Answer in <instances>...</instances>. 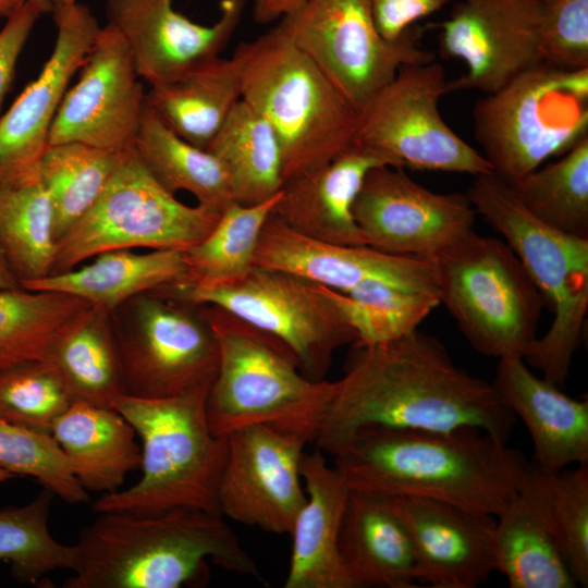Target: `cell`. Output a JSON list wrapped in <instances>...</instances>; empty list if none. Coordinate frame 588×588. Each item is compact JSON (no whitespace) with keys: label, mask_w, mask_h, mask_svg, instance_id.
I'll use <instances>...</instances> for the list:
<instances>
[{"label":"cell","mask_w":588,"mask_h":588,"mask_svg":"<svg viewBox=\"0 0 588 588\" xmlns=\"http://www.w3.org/2000/svg\"><path fill=\"white\" fill-rule=\"evenodd\" d=\"M352 345L314 440L321 452L333 455L367 426L510 437L516 417L492 383L457 367L438 339L417 329L387 343Z\"/></svg>","instance_id":"obj_1"},{"label":"cell","mask_w":588,"mask_h":588,"mask_svg":"<svg viewBox=\"0 0 588 588\" xmlns=\"http://www.w3.org/2000/svg\"><path fill=\"white\" fill-rule=\"evenodd\" d=\"M332 456L351 490L429 499L494 517L518 492L528 464L478 428L367 426Z\"/></svg>","instance_id":"obj_2"},{"label":"cell","mask_w":588,"mask_h":588,"mask_svg":"<svg viewBox=\"0 0 588 588\" xmlns=\"http://www.w3.org/2000/svg\"><path fill=\"white\" fill-rule=\"evenodd\" d=\"M73 548L65 588H180L206 578L207 559L241 575L259 574L223 515L189 507L98 513Z\"/></svg>","instance_id":"obj_3"},{"label":"cell","mask_w":588,"mask_h":588,"mask_svg":"<svg viewBox=\"0 0 588 588\" xmlns=\"http://www.w3.org/2000/svg\"><path fill=\"white\" fill-rule=\"evenodd\" d=\"M210 384L168 397L120 393L113 399L112 407L140 439L142 476L133 486L96 500V513L155 514L189 507L221 514L218 494L228 438L216 436L208 422Z\"/></svg>","instance_id":"obj_4"},{"label":"cell","mask_w":588,"mask_h":588,"mask_svg":"<svg viewBox=\"0 0 588 588\" xmlns=\"http://www.w3.org/2000/svg\"><path fill=\"white\" fill-rule=\"evenodd\" d=\"M235 53L242 99L279 138L283 184L326 166L355 144L359 113L278 26Z\"/></svg>","instance_id":"obj_5"},{"label":"cell","mask_w":588,"mask_h":588,"mask_svg":"<svg viewBox=\"0 0 588 588\" xmlns=\"http://www.w3.org/2000/svg\"><path fill=\"white\" fill-rule=\"evenodd\" d=\"M204 307L219 347L206 401L211 431L267 425L314 442L334 381L307 378L280 341L220 307Z\"/></svg>","instance_id":"obj_6"},{"label":"cell","mask_w":588,"mask_h":588,"mask_svg":"<svg viewBox=\"0 0 588 588\" xmlns=\"http://www.w3.org/2000/svg\"><path fill=\"white\" fill-rule=\"evenodd\" d=\"M466 195L517 255L553 314L524 359L560 387L580 345L588 310V238L539 221L494 173L476 175Z\"/></svg>","instance_id":"obj_7"},{"label":"cell","mask_w":588,"mask_h":588,"mask_svg":"<svg viewBox=\"0 0 588 588\" xmlns=\"http://www.w3.org/2000/svg\"><path fill=\"white\" fill-rule=\"evenodd\" d=\"M431 262L439 301L471 346L499 360L524 359L546 304L511 246L473 230Z\"/></svg>","instance_id":"obj_8"},{"label":"cell","mask_w":588,"mask_h":588,"mask_svg":"<svg viewBox=\"0 0 588 588\" xmlns=\"http://www.w3.org/2000/svg\"><path fill=\"white\" fill-rule=\"evenodd\" d=\"M473 118L493 173L515 182L588 136V68L542 62L480 98Z\"/></svg>","instance_id":"obj_9"},{"label":"cell","mask_w":588,"mask_h":588,"mask_svg":"<svg viewBox=\"0 0 588 588\" xmlns=\"http://www.w3.org/2000/svg\"><path fill=\"white\" fill-rule=\"evenodd\" d=\"M221 212L175 198L126 149L96 203L57 241L50 274L114 249L185 252L216 225Z\"/></svg>","instance_id":"obj_10"},{"label":"cell","mask_w":588,"mask_h":588,"mask_svg":"<svg viewBox=\"0 0 588 588\" xmlns=\"http://www.w3.org/2000/svg\"><path fill=\"white\" fill-rule=\"evenodd\" d=\"M159 292L220 307L280 341L307 378L324 380L334 353L357 334L328 287L287 271L254 266L241 281L217 287L175 283Z\"/></svg>","instance_id":"obj_11"},{"label":"cell","mask_w":588,"mask_h":588,"mask_svg":"<svg viewBox=\"0 0 588 588\" xmlns=\"http://www.w3.org/2000/svg\"><path fill=\"white\" fill-rule=\"evenodd\" d=\"M280 30L324 73L360 114L400 68L433 60L418 41L428 26L388 40L368 0H307L280 19Z\"/></svg>","instance_id":"obj_12"},{"label":"cell","mask_w":588,"mask_h":588,"mask_svg":"<svg viewBox=\"0 0 588 588\" xmlns=\"http://www.w3.org/2000/svg\"><path fill=\"white\" fill-rule=\"evenodd\" d=\"M445 70L434 60L405 64L359 114L355 144L417 170L493 173L486 157L462 139L439 110L449 93Z\"/></svg>","instance_id":"obj_13"},{"label":"cell","mask_w":588,"mask_h":588,"mask_svg":"<svg viewBox=\"0 0 588 588\" xmlns=\"http://www.w3.org/2000/svg\"><path fill=\"white\" fill-rule=\"evenodd\" d=\"M132 322L114 331L124 393L168 397L210 384L219 347L204 305L159 291L130 301Z\"/></svg>","instance_id":"obj_14"},{"label":"cell","mask_w":588,"mask_h":588,"mask_svg":"<svg viewBox=\"0 0 588 588\" xmlns=\"http://www.w3.org/2000/svg\"><path fill=\"white\" fill-rule=\"evenodd\" d=\"M367 246L432 261L473 231L476 210L466 194L434 193L404 168L371 169L353 205Z\"/></svg>","instance_id":"obj_15"},{"label":"cell","mask_w":588,"mask_h":588,"mask_svg":"<svg viewBox=\"0 0 588 588\" xmlns=\"http://www.w3.org/2000/svg\"><path fill=\"white\" fill-rule=\"evenodd\" d=\"M226 438L221 515L267 532L290 534L306 502L301 463L310 439L267 425L246 426Z\"/></svg>","instance_id":"obj_16"},{"label":"cell","mask_w":588,"mask_h":588,"mask_svg":"<svg viewBox=\"0 0 588 588\" xmlns=\"http://www.w3.org/2000/svg\"><path fill=\"white\" fill-rule=\"evenodd\" d=\"M443 58L466 72L449 79V93L492 94L543 60L539 0H462L438 25Z\"/></svg>","instance_id":"obj_17"},{"label":"cell","mask_w":588,"mask_h":588,"mask_svg":"<svg viewBox=\"0 0 588 588\" xmlns=\"http://www.w3.org/2000/svg\"><path fill=\"white\" fill-rule=\"evenodd\" d=\"M76 84L66 90L49 132V145L77 142L123 151L133 146L146 106L124 40L100 27Z\"/></svg>","instance_id":"obj_18"},{"label":"cell","mask_w":588,"mask_h":588,"mask_svg":"<svg viewBox=\"0 0 588 588\" xmlns=\"http://www.w3.org/2000/svg\"><path fill=\"white\" fill-rule=\"evenodd\" d=\"M52 14L57 36L49 59L0 118V185L38 179L52 122L100 29L95 15L78 1L56 7Z\"/></svg>","instance_id":"obj_19"},{"label":"cell","mask_w":588,"mask_h":588,"mask_svg":"<svg viewBox=\"0 0 588 588\" xmlns=\"http://www.w3.org/2000/svg\"><path fill=\"white\" fill-rule=\"evenodd\" d=\"M246 0H221V14L201 25L171 0H108L107 25L124 40L139 78L150 86L174 82L220 57L236 30Z\"/></svg>","instance_id":"obj_20"},{"label":"cell","mask_w":588,"mask_h":588,"mask_svg":"<svg viewBox=\"0 0 588 588\" xmlns=\"http://www.w3.org/2000/svg\"><path fill=\"white\" fill-rule=\"evenodd\" d=\"M254 264L295 273L339 292L382 282L439 298L431 261L392 255L370 246L319 241L296 232L273 212L261 230Z\"/></svg>","instance_id":"obj_21"},{"label":"cell","mask_w":588,"mask_h":588,"mask_svg":"<svg viewBox=\"0 0 588 588\" xmlns=\"http://www.w3.org/2000/svg\"><path fill=\"white\" fill-rule=\"evenodd\" d=\"M388 499L408 534L417 583L476 588L495 572L494 516L422 498Z\"/></svg>","instance_id":"obj_22"},{"label":"cell","mask_w":588,"mask_h":588,"mask_svg":"<svg viewBox=\"0 0 588 588\" xmlns=\"http://www.w3.org/2000/svg\"><path fill=\"white\" fill-rule=\"evenodd\" d=\"M381 166L400 168L389 156L354 144L326 166L285 182L272 212L303 235L367 246L353 205L367 173Z\"/></svg>","instance_id":"obj_23"},{"label":"cell","mask_w":588,"mask_h":588,"mask_svg":"<svg viewBox=\"0 0 588 588\" xmlns=\"http://www.w3.org/2000/svg\"><path fill=\"white\" fill-rule=\"evenodd\" d=\"M503 403L525 424L535 464L549 471L588 463V401L564 394L535 376L523 358L500 359L491 382Z\"/></svg>","instance_id":"obj_24"},{"label":"cell","mask_w":588,"mask_h":588,"mask_svg":"<svg viewBox=\"0 0 588 588\" xmlns=\"http://www.w3.org/2000/svg\"><path fill=\"white\" fill-rule=\"evenodd\" d=\"M301 475L306 502L290 535L292 551L285 588H353L342 565L339 531L351 489L322 452L304 453Z\"/></svg>","instance_id":"obj_25"},{"label":"cell","mask_w":588,"mask_h":588,"mask_svg":"<svg viewBox=\"0 0 588 588\" xmlns=\"http://www.w3.org/2000/svg\"><path fill=\"white\" fill-rule=\"evenodd\" d=\"M338 549L353 588H415L408 534L388 498L351 490Z\"/></svg>","instance_id":"obj_26"},{"label":"cell","mask_w":588,"mask_h":588,"mask_svg":"<svg viewBox=\"0 0 588 588\" xmlns=\"http://www.w3.org/2000/svg\"><path fill=\"white\" fill-rule=\"evenodd\" d=\"M50 433L87 491H118L126 475L140 467L136 431L113 407L75 401L54 420Z\"/></svg>","instance_id":"obj_27"},{"label":"cell","mask_w":588,"mask_h":588,"mask_svg":"<svg viewBox=\"0 0 588 588\" xmlns=\"http://www.w3.org/2000/svg\"><path fill=\"white\" fill-rule=\"evenodd\" d=\"M94 258L79 269L23 281L21 286L69 294L111 313L137 295L181 283L186 277L183 250L152 249L137 254L114 249Z\"/></svg>","instance_id":"obj_28"},{"label":"cell","mask_w":588,"mask_h":588,"mask_svg":"<svg viewBox=\"0 0 588 588\" xmlns=\"http://www.w3.org/2000/svg\"><path fill=\"white\" fill-rule=\"evenodd\" d=\"M242 99V70L234 53L174 82L150 86L146 103L179 136L207 149Z\"/></svg>","instance_id":"obj_29"},{"label":"cell","mask_w":588,"mask_h":588,"mask_svg":"<svg viewBox=\"0 0 588 588\" xmlns=\"http://www.w3.org/2000/svg\"><path fill=\"white\" fill-rule=\"evenodd\" d=\"M109 314L89 306L54 338L42 359L60 376L74 402L112 407L113 399L124 393Z\"/></svg>","instance_id":"obj_30"},{"label":"cell","mask_w":588,"mask_h":588,"mask_svg":"<svg viewBox=\"0 0 588 588\" xmlns=\"http://www.w3.org/2000/svg\"><path fill=\"white\" fill-rule=\"evenodd\" d=\"M495 572L511 588H574L577 584L529 492L520 488L495 517Z\"/></svg>","instance_id":"obj_31"},{"label":"cell","mask_w":588,"mask_h":588,"mask_svg":"<svg viewBox=\"0 0 588 588\" xmlns=\"http://www.w3.org/2000/svg\"><path fill=\"white\" fill-rule=\"evenodd\" d=\"M132 147L168 192H188L199 205L220 212L235 203L222 162L179 136L147 103Z\"/></svg>","instance_id":"obj_32"},{"label":"cell","mask_w":588,"mask_h":588,"mask_svg":"<svg viewBox=\"0 0 588 588\" xmlns=\"http://www.w3.org/2000/svg\"><path fill=\"white\" fill-rule=\"evenodd\" d=\"M224 166L234 201L256 205L282 186V151L268 121L241 99L206 149Z\"/></svg>","instance_id":"obj_33"},{"label":"cell","mask_w":588,"mask_h":588,"mask_svg":"<svg viewBox=\"0 0 588 588\" xmlns=\"http://www.w3.org/2000/svg\"><path fill=\"white\" fill-rule=\"evenodd\" d=\"M280 193L260 204L228 206L213 229L184 252L186 277L181 283L217 287L243 280L255 266L261 230Z\"/></svg>","instance_id":"obj_34"},{"label":"cell","mask_w":588,"mask_h":588,"mask_svg":"<svg viewBox=\"0 0 588 588\" xmlns=\"http://www.w3.org/2000/svg\"><path fill=\"white\" fill-rule=\"evenodd\" d=\"M124 151L77 142L48 145L38 180L51 204L56 242L96 203Z\"/></svg>","instance_id":"obj_35"},{"label":"cell","mask_w":588,"mask_h":588,"mask_svg":"<svg viewBox=\"0 0 588 588\" xmlns=\"http://www.w3.org/2000/svg\"><path fill=\"white\" fill-rule=\"evenodd\" d=\"M539 509L575 581L588 586V463L549 471L527 464L522 482Z\"/></svg>","instance_id":"obj_36"},{"label":"cell","mask_w":588,"mask_h":588,"mask_svg":"<svg viewBox=\"0 0 588 588\" xmlns=\"http://www.w3.org/2000/svg\"><path fill=\"white\" fill-rule=\"evenodd\" d=\"M509 185L539 221L588 238V136L556 161L542 164Z\"/></svg>","instance_id":"obj_37"},{"label":"cell","mask_w":588,"mask_h":588,"mask_svg":"<svg viewBox=\"0 0 588 588\" xmlns=\"http://www.w3.org/2000/svg\"><path fill=\"white\" fill-rule=\"evenodd\" d=\"M56 246L52 208L39 180L0 185V247L20 283L51 273Z\"/></svg>","instance_id":"obj_38"},{"label":"cell","mask_w":588,"mask_h":588,"mask_svg":"<svg viewBox=\"0 0 588 588\" xmlns=\"http://www.w3.org/2000/svg\"><path fill=\"white\" fill-rule=\"evenodd\" d=\"M89 306L60 292L0 290V357L11 366L42 360L54 338Z\"/></svg>","instance_id":"obj_39"},{"label":"cell","mask_w":588,"mask_h":588,"mask_svg":"<svg viewBox=\"0 0 588 588\" xmlns=\"http://www.w3.org/2000/svg\"><path fill=\"white\" fill-rule=\"evenodd\" d=\"M52 493L46 489L22 506L0 509V561L22 584L39 585L56 569H72L74 548L49 529Z\"/></svg>","instance_id":"obj_40"},{"label":"cell","mask_w":588,"mask_h":588,"mask_svg":"<svg viewBox=\"0 0 588 588\" xmlns=\"http://www.w3.org/2000/svg\"><path fill=\"white\" fill-rule=\"evenodd\" d=\"M328 291L356 332V343L364 345L387 343L417 330L440 304L434 295L382 282L365 283L346 292Z\"/></svg>","instance_id":"obj_41"},{"label":"cell","mask_w":588,"mask_h":588,"mask_svg":"<svg viewBox=\"0 0 588 588\" xmlns=\"http://www.w3.org/2000/svg\"><path fill=\"white\" fill-rule=\"evenodd\" d=\"M0 467L28 476L44 489L71 503L88 501L61 448L50 432L15 424L0 416Z\"/></svg>","instance_id":"obj_42"},{"label":"cell","mask_w":588,"mask_h":588,"mask_svg":"<svg viewBox=\"0 0 588 588\" xmlns=\"http://www.w3.org/2000/svg\"><path fill=\"white\" fill-rule=\"evenodd\" d=\"M73 402L60 376L45 360L21 362L0 370V416L10 421L50 432Z\"/></svg>","instance_id":"obj_43"},{"label":"cell","mask_w":588,"mask_h":588,"mask_svg":"<svg viewBox=\"0 0 588 588\" xmlns=\"http://www.w3.org/2000/svg\"><path fill=\"white\" fill-rule=\"evenodd\" d=\"M543 60L565 70L588 68V0H539Z\"/></svg>","instance_id":"obj_44"},{"label":"cell","mask_w":588,"mask_h":588,"mask_svg":"<svg viewBox=\"0 0 588 588\" xmlns=\"http://www.w3.org/2000/svg\"><path fill=\"white\" fill-rule=\"evenodd\" d=\"M40 14L35 5L24 1L5 17V24L0 30V110L17 59Z\"/></svg>","instance_id":"obj_45"},{"label":"cell","mask_w":588,"mask_h":588,"mask_svg":"<svg viewBox=\"0 0 588 588\" xmlns=\"http://www.w3.org/2000/svg\"><path fill=\"white\" fill-rule=\"evenodd\" d=\"M378 32L388 40L401 38L421 19L449 0H368Z\"/></svg>","instance_id":"obj_46"},{"label":"cell","mask_w":588,"mask_h":588,"mask_svg":"<svg viewBox=\"0 0 588 588\" xmlns=\"http://www.w3.org/2000/svg\"><path fill=\"white\" fill-rule=\"evenodd\" d=\"M307 0H254L253 17L258 24H268L299 9Z\"/></svg>","instance_id":"obj_47"},{"label":"cell","mask_w":588,"mask_h":588,"mask_svg":"<svg viewBox=\"0 0 588 588\" xmlns=\"http://www.w3.org/2000/svg\"><path fill=\"white\" fill-rule=\"evenodd\" d=\"M21 283L0 247V290L20 287Z\"/></svg>","instance_id":"obj_48"},{"label":"cell","mask_w":588,"mask_h":588,"mask_svg":"<svg viewBox=\"0 0 588 588\" xmlns=\"http://www.w3.org/2000/svg\"><path fill=\"white\" fill-rule=\"evenodd\" d=\"M24 1L35 5L41 14L52 12V7L47 0H0V17H7Z\"/></svg>","instance_id":"obj_49"},{"label":"cell","mask_w":588,"mask_h":588,"mask_svg":"<svg viewBox=\"0 0 588 588\" xmlns=\"http://www.w3.org/2000/svg\"><path fill=\"white\" fill-rule=\"evenodd\" d=\"M47 1L49 2V4L52 7V10H53V8L56 7L74 3V2H77L78 0H47Z\"/></svg>","instance_id":"obj_50"},{"label":"cell","mask_w":588,"mask_h":588,"mask_svg":"<svg viewBox=\"0 0 588 588\" xmlns=\"http://www.w3.org/2000/svg\"><path fill=\"white\" fill-rule=\"evenodd\" d=\"M15 476L0 467V482L14 478Z\"/></svg>","instance_id":"obj_51"},{"label":"cell","mask_w":588,"mask_h":588,"mask_svg":"<svg viewBox=\"0 0 588 588\" xmlns=\"http://www.w3.org/2000/svg\"><path fill=\"white\" fill-rule=\"evenodd\" d=\"M11 366L3 358L0 357V370Z\"/></svg>","instance_id":"obj_52"}]
</instances>
